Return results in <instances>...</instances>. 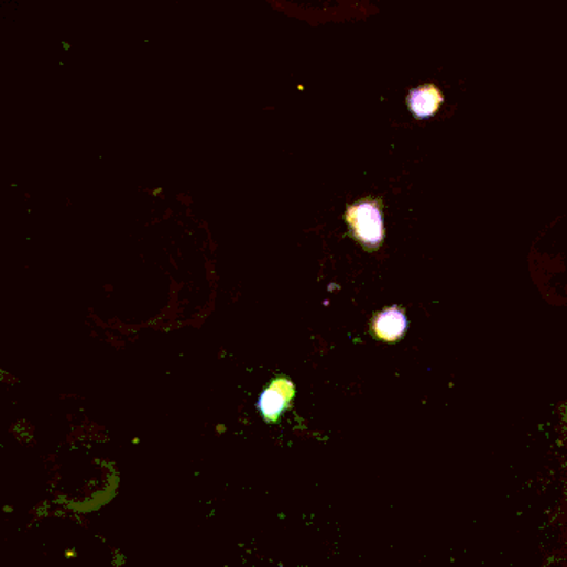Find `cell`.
<instances>
[{"instance_id": "4", "label": "cell", "mask_w": 567, "mask_h": 567, "mask_svg": "<svg viewBox=\"0 0 567 567\" xmlns=\"http://www.w3.org/2000/svg\"><path fill=\"white\" fill-rule=\"evenodd\" d=\"M443 94L435 86L416 87L408 94V107L413 116L428 119L438 112L443 103Z\"/></svg>"}, {"instance_id": "2", "label": "cell", "mask_w": 567, "mask_h": 567, "mask_svg": "<svg viewBox=\"0 0 567 567\" xmlns=\"http://www.w3.org/2000/svg\"><path fill=\"white\" fill-rule=\"evenodd\" d=\"M295 400V384L288 378H275L257 400V410L263 422H280Z\"/></svg>"}, {"instance_id": "3", "label": "cell", "mask_w": 567, "mask_h": 567, "mask_svg": "<svg viewBox=\"0 0 567 567\" xmlns=\"http://www.w3.org/2000/svg\"><path fill=\"white\" fill-rule=\"evenodd\" d=\"M408 330V319L400 308L384 309L373 319V334L383 341H397Z\"/></svg>"}, {"instance_id": "1", "label": "cell", "mask_w": 567, "mask_h": 567, "mask_svg": "<svg viewBox=\"0 0 567 567\" xmlns=\"http://www.w3.org/2000/svg\"><path fill=\"white\" fill-rule=\"evenodd\" d=\"M347 220L353 230L355 237L370 247L377 249L384 238L383 215L374 201H360L351 205L347 211Z\"/></svg>"}]
</instances>
